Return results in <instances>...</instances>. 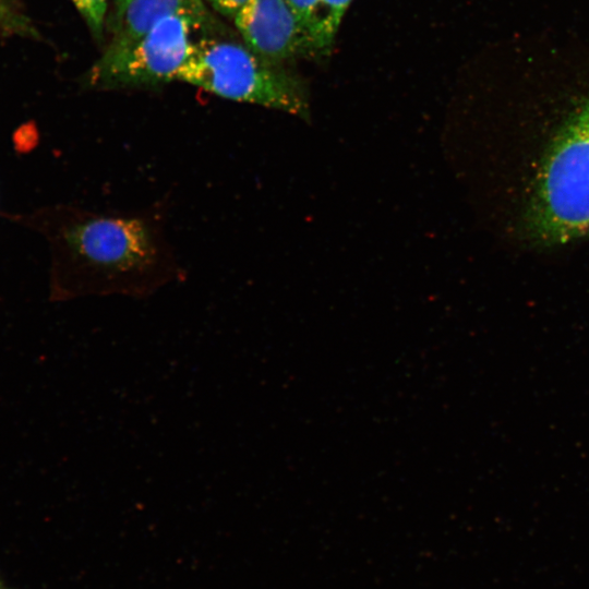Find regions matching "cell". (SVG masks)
Wrapping results in <instances>:
<instances>
[{"label":"cell","instance_id":"cell-3","mask_svg":"<svg viewBox=\"0 0 589 589\" xmlns=\"http://www.w3.org/2000/svg\"><path fill=\"white\" fill-rule=\"evenodd\" d=\"M177 80L219 97L309 119V101L298 80L247 45L214 37L194 41Z\"/></svg>","mask_w":589,"mask_h":589},{"label":"cell","instance_id":"cell-5","mask_svg":"<svg viewBox=\"0 0 589 589\" xmlns=\"http://www.w3.org/2000/svg\"><path fill=\"white\" fill-rule=\"evenodd\" d=\"M233 21L244 45L273 63L314 50L287 0H248Z\"/></svg>","mask_w":589,"mask_h":589},{"label":"cell","instance_id":"cell-9","mask_svg":"<svg viewBox=\"0 0 589 589\" xmlns=\"http://www.w3.org/2000/svg\"><path fill=\"white\" fill-rule=\"evenodd\" d=\"M297 17L309 33V26L318 0H287ZM310 35V33H309ZM311 38V37H310Z\"/></svg>","mask_w":589,"mask_h":589},{"label":"cell","instance_id":"cell-14","mask_svg":"<svg viewBox=\"0 0 589 589\" xmlns=\"http://www.w3.org/2000/svg\"><path fill=\"white\" fill-rule=\"evenodd\" d=\"M4 589V588H3Z\"/></svg>","mask_w":589,"mask_h":589},{"label":"cell","instance_id":"cell-10","mask_svg":"<svg viewBox=\"0 0 589 589\" xmlns=\"http://www.w3.org/2000/svg\"><path fill=\"white\" fill-rule=\"evenodd\" d=\"M218 13L235 17L248 0H203Z\"/></svg>","mask_w":589,"mask_h":589},{"label":"cell","instance_id":"cell-7","mask_svg":"<svg viewBox=\"0 0 589 589\" xmlns=\"http://www.w3.org/2000/svg\"><path fill=\"white\" fill-rule=\"evenodd\" d=\"M351 1L318 0L309 26L314 50H325L332 45L339 23Z\"/></svg>","mask_w":589,"mask_h":589},{"label":"cell","instance_id":"cell-6","mask_svg":"<svg viewBox=\"0 0 589 589\" xmlns=\"http://www.w3.org/2000/svg\"><path fill=\"white\" fill-rule=\"evenodd\" d=\"M173 15H188L204 24L208 21L203 0H129L115 21V34L105 52L131 46L161 20Z\"/></svg>","mask_w":589,"mask_h":589},{"label":"cell","instance_id":"cell-1","mask_svg":"<svg viewBox=\"0 0 589 589\" xmlns=\"http://www.w3.org/2000/svg\"><path fill=\"white\" fill-rule=\"evenodd\" d=\"M168 201L136 212L61 206L43 227L52 250L56 298H145L185 278L166 235Z\"/></svg>","mask_w":589,"mask_h":589},{"label":"cell","instance_id":"cell-4","mask_svg":"<svg viewBox=\"0 0 589 589\" xmlns=\"http://www.w3.org/2000/svg\"><path fill=\"white\" fill-rule=\"evenodd\" d=\"M206 24L188 15L161 20L131 46L104 52L92 70L100 89L156 87L177 80L193 45V34Z\"/></svg>","mask_w":589,"mask_h":589},{"label":"cell","instance_id":"cell-12","mask_svg":"<svg viewBox=\"0 0 589 589\" xmlns=\"http://www.w3.org/2000/svg\"><path fill=\"white\" fill-rule=\"evenodd\" d=\"M129 0H113L115 21L120 16Z\"/></svg>","mask_w":589,"mask_h":589},{"label":"cell","instance_id":"cell-2","mask_svg":"<svg viewBox=\"0 0 589 589\" xmlns=\"http://www.w3.org/2000/svg\"><path fill=\"white\" fill-rule=\"evenodd\" d=\"M538 239L562 243L589 235V88L557 132L528 213Z\"/></svg>","mask_w":589,"mask_h":589},{"label":"cell","instance_id":"cell-8","mask_svg":"<svg viewBox=\"0 0 589 589\" xmlns=\"http://www.w3.org/2000/svg\"><path fill=\"white\" fill-rule=\"evenodd\" d=\"M77 11L93 32L101 36L107 13L108 0H72Z\"/></svg>","mask_w":589,"mask_h":589},{"label":"cell","instance_id":"cell-11","mask_svg":"<svg viewBox=\"0 0 589 589\" xmlns=\"http://www.w3.org/2000/svg\"><path fill=\"white\" fill-rule=\"evenodd\" d=\"M0 23L4 25H10V26L22 25L19 19L1 3H0Z\"/></svg>","mask_w":589,"mask_h":589},{"label":"cell","instance_id":"cell-13","mask_svg":"<svg viewBox=\"0 0 589 589\" xmlns=\"http://www.w3.org/2000/svg\"><path fill=\"white\" fill-rule=\"evenodd\" d=\"M0 589H3L2 585H1V581H0Z\"/></svg>","mask_w":589,"mask_h":589}]
</instances>
